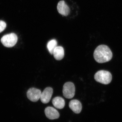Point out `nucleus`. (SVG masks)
Listing matches in <instances>:
<instances>
[{"label":"nucleus","mask_w":122,"mask_h":122,"mask_svg":"<svg viewBox=\"0 0 122 122\" xmlns=\"http://www.w3.org/2000/svg\"><path fill=\"white\" fill-rule=\"evenodd\" d=\"M113 57V54L108 46L100 45L95 49L94 57L95 61L99 63H103L110 61Z\"/></svg>","instance_id":"1"},{"label":"nucleus","mask_w":122,"mask_h":122,"mask_svg":"<svg viewBox=\"0 0 122 122\" xmlns=\"http://www.w3.org/2000/svg\"><path fill=\"white\" fill-rule=\"evenodd\" d=\"M94 79L98 82L104 85H108L111 82L112 75L109 71L102 70L96 72L94 75Z\"/></svg>","instance_id":"2"},{"label":"nucleus","mask_w":122,"mask_h":122,"mask_svg":"<svg viewBox=\"0 0 122 122\" xmlns=\"http://www.w3.org/2000/svg\"><path fill=\"white\" fill-rule=\"evenodd\" d=\"M17 40V35L14 33H11L3 36L1 39V42L5 47L11 48L16 45Z\"/></svg>","instance_id":"3"},{"label":"nucleus","mask_w":122,"mask_h":122,"mask_svg":"<svg viewBox=\"0 0 122 122\" xmlns=\"http://www.w3.org/2000/svg\"><path fill=\"white\" fill-rule=\"evenodd\" d=\"M62 92L63 96L66 98L71 99L73 97L75 92V87L74 83L71 82L65 83L63 86Z\"/></svg>","instance_id":"4"},{"label":"nucleus","mask_w":122,"mask_h":122,"mask_svg":"<svg viewBox=\"0 0 122 122\" xmlns=\"http://www.w3.org/2000/svg\"><path fill=\"white\" fill-rule=\"evenodd\" d=\"M41 94V91L40 90L34 87L29 89L26 93L28 98L34 102H37L39 100Z\"/></svg>","instance_id":"5"},{"label":"nucleus","mask_w":122,"mask_h":122,"mask_svg":"<svg viewBox=\"0 0 122 122\" xmlns=\"http://www.w3.org/2000/svg\"><path fill=\"white\" fill-rule=\"evenodd\" d=\"M53 89L51 87H46L43 92H41L40 99L42 102L47 103L50 101L53 93Z\"/></svg>","instance_id":"6"},{"label":"nucleus","mask_w":122,"mask_h":122,"mask_svg":"<svg viewBox=\"0 0 122 122\" xmlns=\"http://www.w3.org/2000/svg\"><path fill=\"white\" fill-rule=\"evenodd\" d=\"M45 112L46 117L51 120L58 118L60 116L58 111L52 107H47L45 109Z\"/></svg>","instance_id":"7"},{"label":"nucleus","mask_w":122,"mask_h":122,"mask_svg":"<svg viewBox=\"0 0 122 122\" xmlns=\"http://www.w3.org/2000/svg\"><path fill=\"white\" fill-rule=\"evenodd\" d=\"M57 9L58 12L63 16H67L70 13L69 8L64 1H61L58 2Z\"/></svg>","instance_id":"8"},{"label":"nucleus","mask_w":122,"mask_h":122,"mask_svg":"<svg viewBox=\"0 0 122 122\" xmlns=\"http://www.w3.org/2000/svg\"><path fill=\"white\" fill-rule=\"evenodd\" d=\"M69 107L70 109L76 114H79L81 113L82 109L81 103L77 100H71L69 103Z\"/></svg>","instance_id":"9"},{"label":"nucleus","mask_w":122,"mask_h":122,"mask_svg":"<svg viewBox=\"0 0 122 122\" xmlns=\"http://www.w3.org/2000/svg\"><path fill=\"white\" fill-rule=\"evenodd\" d=\"M55 59L57 61H61L64 57L65 52L63 47L57 46L54 50L53 54Z\"/></svg>","instance_id":"10"},{"label":"nucleus","mask_w":122,"mask_h":122,"mask_svg":"<svg viewBox=\"0 0 122 122\" xmlns=\"http://www.w3.org/2000/svg\"><path fill=\"white\" fill-rule=\"evenodd\" d=\"M53 105L56 108L58 109H62L64 108L65 105V100L60 97H56L53 99L52 100Z\"/></svg>","instance_id":"11"},{"label":"nucleus","mask_w":122,"mask_h":122,"mask_svg":"<svg viewBox=\"0 0 122 122\" xmlns=\"http://www.w3.org/2000/svg\"><path fill=\"white\" fill-rule=\"evenodd\" d=\"M57 42L55 39H52L48 42L47 48L49 52L51 55L53 54L54 50L57 46Z\"/></svg>","instance_id":"12"},{"label":"nucleus","mask_w":122,"mask_h":122,"mask_svg":"<svg viewBox=\"0 0 122 122\" xmlns=\"http://www.w3.org/2000/svg\"><path fill=\"white\" fill-rule=\"evenodd\" d=\"M6 27L5 22L2 20H0V33L4 31Z\"/></svg>","instance_id":"13"}]
</instances>
